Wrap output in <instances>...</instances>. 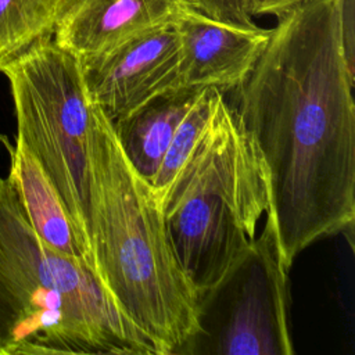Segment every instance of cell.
<instances>
[{
  "label": "cell",
  "instance_id": "9a60e30c",
  "mask_svg": "<svg viewBox=\"0 0 355 355\" xmlns=\"http://www.w3.org/2000/svg\"><path fill=\"white\" fill-rule=\"evenodd\" d=\"M312 0H248V10L254 15L282 17L286 12Z\"/></svg>",
  "mask_w": 355,
  "mask_h": 355
},
{
  "label": "cell",
  "instance_id": "ba28073f",
  "mask_svg": "<svg viewBox=\"0 0 355 355\" xmlns=\"http://www.w3.org/2000/svg\"><path fill=\"white\" fill-rule=\"evenodd\" d=\"M180 42L179 87L237 89L265 50L272 29L214 19L197 8L173 24Z\"/></svg>",
  "mask_w": 355,
  "mask_h": 355
},
{
  "label": "cell",
  "instance_id": "6da1fadb",
  "mask_svg": "<svg viewBox=\"0 0 355 355\" xmlns=\"http://www.w3.org/2000/svg\"><path fill=\"white\" fill-rule=\"evenodd\" d=\"M354 0H312L277 18L233 107L269 176L290 269L355 219Z\"/></svg>",
  "mask_w": 355,
  "mask_h": 355
},
{
  "label": "cell",
  "instance_id": "5bb4252c",
  "mask_svg": "<svg viewBox=\"0 0 355 355\" xmlns=\"http://www.w3.org/2000/svg\"><path fill=\"white\" fill-rule=\"evenodd\" d=\"M189 3L214 19L243 26L255 25L248 10V0H189Z\"/></svg>",
  "mask_w": 355,
  "mask_h": 355
},
{
  "label": "cell",
  "instance_id": "8992f818",
  "mask_svg": "<svg viewBox=\"0 0 355 355\" xmlns=\"http://www.w3.org/2000/svg\"><path fill=\"white\" fill-rule=\"evenodd\" d=\"M229 275L198 300L200 333L187 345L223 355H293L288 327V268L273 218ZM186 348V349H187ZM184 349V352H186Z\"/></svg>",
  "mask_w": 355,
  "mask_h": 355
},
{
  "label": "cell",
  "instance_id": "3957f363",
  "mask_svg": "<svg viewBox=\"0 0 355 355\" xmlns=\"http://www.w3.org/2000/svg\"><path fill=\"white\" fill-rule=\"evenodd\" d=\"M159 355L87 265L44 244L0 178V355Z\"/></svg>",
  "mask_w": 355,
  "mask_h": 355
},
{
  "label": "cell",
  "instance_id": "277c9868",
  "mask_svg": "<svg viewBox=\"0 0 355 355\" xmlns=\"http://www.w3.org/2000/svg\"><path fill=\"white\" fill-rule=\"evenodd\" d=\"M158 202L200 300L244 257L270 205L263 159L225 96Z\"/></svg>",
  "mask_w": 355,
  "mask_h": 355
},
{
  "label": "cell",
  "instance_id": "8fae6325",
  "mask_svg": "<svg viewBox=\"0 0 355 355\" xmlns=\"http://www.w3.org/2000/svg\"><path fill=\"white\" fill-rule=\"evenodd\" d=\"M200 89L180 87L166 92L111 122L125 157L148 184Z\"/></svg>",
  "mask_w": 355,
  "mask_h": 355
},
{
  "label": "cell",
  "instance_id": "5b68a950",
  "mask_svg": "<svg viewBox=\"0 0 355 355\" xmlns=\"http://www.w3.org/2000/svg\"><path fill=\"white\" fill-rule=\"evenodd\" d=\"M1 72L10 82L15 139L47 173L92 252L87 208L90 100L80 61L51 37L31 47Z\"/></svg>",
  "mask_w": 355,
  "mask_h": 355
},
{
  "label": "cell",
  "instance_id": "52a82bcc",
  "mask_svg": "<svg viewBox=\"0 0 355 355\" xmlns=\"http://www.w3.org/2000/svg\"><path fill=\"white\" fill-rule=\"evenodd\" d=\"M79 61L90 103L111 122L159 94L180 89V42L173 25Z\"/></svg>",
  "mask_w": 355,
  "mask_h": 355
},
{
  "label": "cell",
  "instance_id": "7a4b0ae2",
  "mask_svg": "<svg viewBox=\"0 0 355 355\" xmlns=\"http://www.w3.org/2000/svg\"><path fill=\"white\" fill-rule=\"evenodd\" d=\"M89 237L96 272L159 355L200 333L198 295L172 248L151 186L125 157L111 121L90 103Z\"/></svg>",
  "mask_w": 355,
  "mask_h": 355
},
{
  "label": "cell",
  "instance_id": "9c48e42d",
  "mask_svg": "<svg viewBox=\"0 0 355 355\" xmlns=\"http://www.w3.org/2000/svg\"><path fill=\"white\" fill-rule=\"evenodd\" d=\"M191 8L189 0H75L53 39L82 60L150 31L172 26Z\"/></svg>",
  "mask_w": 355,
  "mask_h": 355
},
{
  "label": "cell",
  "instance_id": "30bf717a",
  "mask_svg": "<svg viewBox=\"0 0 355 355\" xmlns=\"http://www.w3.org/2000/svg\"><path fill=\"white\" fill-rule=\"evenodd\" d=\"M0 139L10 155L8 179L35 233L50 248L96 272L90 250L83 243L64 201L37 159L17 139L14 144L4 136Z\"/></svg>",
  "mask_w": 355,
  "mask_h": 355
},
{
  "label": "cell",
  "instance_id": "7c38bea8",
  "mask_svg": "<svg viewBox=\"0 0 355 355\" xmlns=\"http://www.w3.org/2000/svg\"><path fill=\"white\" fill-rule=\"evenodd\" d=\"M75 0H0V72L31 47L51 39Z\"/></svg>",
  "mask_w": 355,
  "mask_h": 355
},
{
  "label": "cell",
  "instance_id": "4fadbf2b",
  "mask_svg": "<svg viewBox=\"0 0 355 355\" xmlns=\"http://www.w3.org/2000/svg\"><path fill=\"white\" fill-rule=\"evenodd\" d=\"M223 96L225 93L215 87L200 89L196 101L180 121L161 161V165L150 183L151 190L154 191L158 201L172 182L176 172L180 169L186 158L194 150L196 144L209 126Z\"/></svg>",
  "mask_w": 355,
  "mask_h": 355
}]
</instances>
